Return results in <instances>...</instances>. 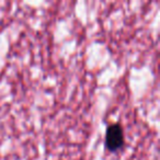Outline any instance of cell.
<instances>
[{
	"instance_id": "1",
	"label": "cell",
	"mask_w": 160,
	"mask_h": 160,
	"mask_svg": "<svg viewBox=\"0 0 160 160\" xmlns=\"http://www.w3.org/2000/svg\"><path fill=\"white\" fill-rule=\"evenodd\" d=\"M124 146V131L118 123L111 124L105 133V147L111 152H115Z\"/></svg>"
}]
</instances>
